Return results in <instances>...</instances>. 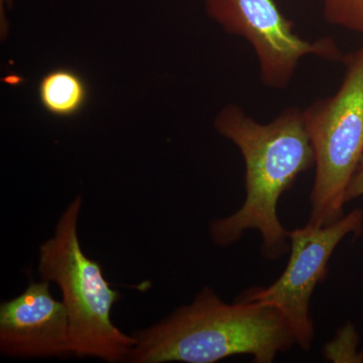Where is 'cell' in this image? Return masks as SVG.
<instances>
[{
    "instance_id": "cell-1",
    "label": "cell",
    "mask_w": 363,
    "mask_h": 363,
    "mask_svg": "<svg viewBox=\"0 0 363 363\" xmlns=\"http://www.w3.org/2000/svg\"><path fill=\"white\" fill-rule=\"evenodd\" d=\"M215 128L240 150L245 164V195L235 213L210 223V235L219 247H229L247 230L262 236V253L283 257L289 230L281 225L278 204L301 174L315 167V154L302 109L289 107L267 123L247 116L238 105L224 107Z\"/></svg>"
},
{
    "instance_id": "cell-2",
    "label": "cell",
    "mask_w": 363,
    "mask_h": 363,
    "mask_svg": "<svg viewBox=\"0 0 363 363\" xmlns=\"http://www.w3.org/2000/svg\"><path fill=\"white\" fill-rule=\"evenodd\" d=\"M133 336L128 359L133 363H214L235 355L272 363L296 344L278 308L240 298L228 304L209 286L190 305Z\"/></svg>"
},
{
    "instance_id": "cell-3",
    "label": "cell",
    "mask_w": 363,
    "mask_h": 363,
    "mask_svg": "<svg viewBox=\"0 0 363 363\" xmlns=\"http://www.w3.org/2000/svg\"><path fill=\"white\" fill-rule=\"evenodd\" d=\"M81 206L78 196L62 213L52 238L40 245V279L54 281L63 294L72 354L107 362L128 360L136 339L112 322V308L121 294L105 279L99 262L83 252L78 235Z\"/></svg>"
},
{
    "instance_id": "cell-4",
    "label": "cell",
    "mask_w": 363,
    "mask_h": 363,
    "mask_svg": "<svg viewBox=\"0 0 363 363\" xmlns=\"http://www.w3.org/2000/svg\"><path fill=\"white\" fill-rule=\"evenodd\" d=\"M335 94L303 109L315 154L310 223L324 226L343 216L345 194L363 157V47L344 57Z\"/></svg>"
},
{
    "instance_id": "cell-5",
    "label": "cell",
    "mask_w": 363,
    "mask_h": 363,
    "mask_svg": "<svg viewBox=\"0 0 363 363\" xmlns=\"http://www.w3.org/2000/svg\"><path fill=\"white\" fill-rule=\"evenodd\" d=\"M363 231V210L354 209L337 221L324 226L308 222L289 230L291 255L285 271L267 288H252L240 300L274 306L292 329L296 344L309 350L314 339L310 305L315 289L326 279L332 255L348 235Z\"/></svg>"
},
{
    "instance_id": "cell-6",
    "label": "cell",
    "mask_w": 363,
    "mask_h": 363,
    "mask_svg": "<svg viewBox=\"0 0 363 363\" xmlns=\"http://www.w3.org/2000/svg\"><path fill=\"white\" fill-rule=\"evenodd\" d=\"M207 13L231 35L252 45L262 84L284 89L290 84L301 60L317 56L343 60L335 40L303 39L294 30L274 0H206Z\"/></svg>"
},
{
    "instance_id": "cell-7",
    "label": "cell",
    "mask_w": 363,
    "mask_h": 363,
    "mask_svg": "<svg viewBox=\"0 0 363 363\" xmlns=\"http://www.w3.org/2000/svg\"><path fill=\"white\" fill-rule=\"evenodd\" d=\"M51 281H30L18 297L0 306V350L11 357L72 354L70 323L63 301L50 292Z\"/></svg>"
},
{
    "instance_id": "cell-8",
    "label": "cell",
    "mask_w": 363,
    "mask_h": 363,
    "mask_svg": "<svg viewBox=\"0 0 363 363\" xmlns=\"http://www.w3.org/2000/svg\"><path fill=\"white\" fill-rule=\"evenodd\" d=\"M89 96L87 83L70 69H55L39 84L40 104L52 116L72 117L84 108Z\"/></svg>"
},
{
    "instance_id": "cell-9",
    "label": "cell",
    "mask_w": 363,
    "mask_h": 363,
    "mask_svg": "<svg viewBox=\"0 0 363 363\" xmlns=\"http://www.w3.org/2000/svg\"><path fill=\"white\" fill-rule=\"evenodd\" d=\"M322 4L329 23L363 33V0H322Z\"/></svg>"
},
{
    "instance_id": "cell-10",
    "label": "cell",
    "mask_w": 363,
    "mask_h": 363,
    "mask_svg": "<svg viewBox=\"0 0 363 363\" xmlns=\"http://www.w3.org/2000/svg\"><path fill=\"white\" fill-rule=\"evenodd\" d=\"M359 337L357 329L348 323L338 331L325 347L327 359L333 362H363V352L358 350Z\"/></svg>"
},
{
    "instance_id": "cell-11",
    "label": "cell",
    "mask_w": 363,
    "mask_h": 363,
    "mask_svg": "<svg viewBox=\"0 0 363 363\" xmlns=\"http://www.w3.org/2000/svg\"><path fill=\"white\" fill-rule=\"evenodd\" d=\"M363 196V157L359 164H358L357 171L353 174L351 178L350 185L345 194L346 203L357 199Z\"/></svg>"
}]
</instances>
